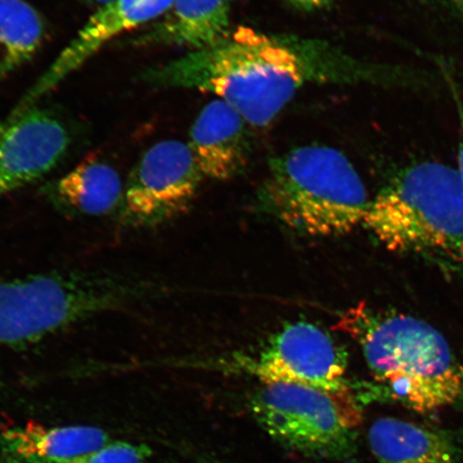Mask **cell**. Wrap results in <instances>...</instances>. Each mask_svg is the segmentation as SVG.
Listing matches in <instances>:
<instances>
[{"mask_svg": "<svg viewBox=\"0 0 463 463\" xmlns=\"http://www.w3.org/2000/svg\"><path fill=\"white\" fill-rule=\"evenodd\" d=\"M395 71L358 60L326 40L240 26L215 45L141 74L161 89L213 92L253 127L268 126L309 84H383Z\"/></svg>", "mask_w": 463, "mask_h": 463, "instance_id": "1", "label": "cell"}, {"mask_svg": "<svg viewBox=\"0 0 463 463\" xmlns=\"http://www.w3.org/2000/svg\"><path fill=\"white\" fill-rule=\"evenodd\" d=\"M339 327L361 345L374 378L415 412H434L463 396V364L430 324L363 303L345 314Z\"/></svg>", "mask_w": 463, "mask_h": 463, "instance_id": "2", "label": "cell"}, {"mask_svg": "<svg viewBox=\"0 0 463 463\" xmlns=\"http://www.w3.org/2000/svg\"><path fill=\"white\" fill-rule=\"evenodd\" d=\"M363 224L387 250L456 270L463 265L458 171L439 162L407 167L370 201Z\"/></svg>", "mask_w": 463, "mask_h": 463, "instance_id": "3", "label": "cell"}, {"mask_svg": "<svg viewBox=\"0 0 463 463\" xmlns=\"http://www.w3.org/2000/svg\"><path fill=\"white\" fill-rule=\"evenodd\" d=\"M259 199L288 228L310 236H341L363 223L366 187L340 150L307 145L270 160Z\"/></svg>", "mask_w": 463, "mask_h": 463, "instance_id": "4", "label": "cell"}, {"mask_svg": "<svg viewBox=\"0 0 463 463\" xmlns=\"http://www.w3.org/2000/svg\"><path fill=\"white\" fill-rule=\"evenodd\" d=\"M146 279L45 273L0 281V345L33 343L72 324L145 302Z\"/></svg>", "mask_w": 463, "mask_h": 463, "instance_id": "5", "label": "cell"}, {"mask_svg": "<svg viewBox=\"0 0 463 463\" xmlns=\"http://www.w3.org/2000/svg\"><path fill=\"white\" fill-rule=\"evenodd\" d=\"M262 384L251 399V411L276 441L318 459L345 462L355 458L362 412L351 392Z\"/></svg>", "mask_w": 463, "mask_h": 463, "instance_id": "6", "label": "cell"}, {"mask_svg": "<svg viewBox=\"0 0 463 463\" xmlns=\"http://www.w3.org/2000/svg\"><path fill=\"white\" fill-rule=\"evenodd\" d=\"M205 176L188 143L160 141L145 152L125 184L121 222L154 228L188 210Z\"/></svg>", "mask_w": 463, "mask_h": 463, "instance_id": "7", "label": "cell"}, {"mask_svg": "<svg viewBox=\"0 0 463 463\" xmlns=\"http://www.w3.org/2000/svg\"><path fill=\"white\" fill-rule=\"evenodd\" d=\"M262 383L350 392L345 353L331 335L309 322L288 324L269 340L251 364Z\"/></svg>", "mask_w": 463, "mask_h": 463, "instance_id": "8", "label": "cell"}, {"mask_svg": "<svg viewBox=\"0 0 463 463\" xmlns=\"http://www.w3.org/2000/svg\"><path fill=\"white\" fill-rule=\"evenodd\" d=\"M71 141L67 125L48 109L33 107L0 119V198L48 175Z\"/></svg>", "mask_w": 463, "mask_h": 463, "instance_id": "9", "label": "cell"}, {"mask_svg": "<svg viewBox=\"0 0 463 463\" xmlns=\"http://www.w3.org/2000/svg\"><path fill=\"white\" fill-rule=\"evenodd\" d=\"M174 2L175 0H111L101 5L56 57L48 71L23 96L11 114L33 108L109 43L120 34L152 24L172 7Z\"/></svg>", "mask_w": 463, "mask_h": 463, "instance_id": "10", "label": "cell"}, {"mask_svg": "<svg viewBox=\"0 0 463 463\" xmlns=\"http://www.w3.org/2000/svg\"><path fill=\"white\" fill-rule=\"evenodd\" d=\"M247 125L240 112L220 98L202 109L188 144L205 178L227 181L245 169L250 148Z\"/></svg>", "mask_w": 463, "mask_h": 463, "instance_id": "11", "label": "cell"}, {"mask_svg": "<svg viewBox=\"0 0 463 463\" xmlns=\"http://www.w3.org/2000/svg\"><path fill=\"white\" fill-rule=\"evenodd\" d=\"M234 0H175L166 13L144 27L131 44L179 46L191 52L211 48L228 36Z\"/></svg>", "mask_w": 463, "mask_h": 463, "instance_id": "12", "label": "cell"}, {"mask_svg": "<svg viewBox=\"0 0 463 463\" xmlns=\"http://www.w3.org/2000/svg\"><path fill=\"white\" fill-rule=\"evenodd\" d=\"M109 442L108 433L91 426L48 427L28 421L0 433V449L15 463H50L74 458Z\"/></svg>", "mask_w": 463, "mask_h": 463, "instance_id": "13", "label": "cell"}, {"mask_svg": "<svg viewBox=\"0 0 463 463\" xmlns=\"http://www.w3.org/2000/svg\"><path fill=\"white\" fill-rule=\"evenodd\" d=\"M368 441L381 463H457L459 458L447 432L396 418L375 420Z\"/></svg>", "mask_w": 463, "mask_h": 463, "instance_id": "14", "label": "cell"}, {"mask_svg": "<svg viewBox=\"0 0 463 463\" xmlns=\"http://www.w3.org/2000/svg\"><path fill=\"white\" fill-rule=\"evenodd\" d=\"M58 204L80 215L103 216L123 203L125 184L118 170L97 157L87 158L51 186Z\"/></svg>", "mask_w": 463, "mask_h": 463, "instance_id": "15", "label": "cell"}, {"mask_svg": "<svg viewBox=\"0 0 463 463\" xmlns=\"http://www.w3.org/2000/svg\"><path fill=\"white\" fill-rule=\"evenodd\" d=\"M46 24L26 0H0V80L19 71L43 48Z\"/></svg>", "mask_w": 463, "mask_h": 463, "instance_id": "16", "label": "cell"}, {"mask_svg": "<svg viewBox=\"0 0 463 463\" xmlns=\"http://www.w3.org/2000/svg\"><path fill=\"white\" fill-rule=\"evenodd\" d=\"M152 450L144 444L112 442L71 459L50 463H147Z\"/></svg>", "mask_w": 463, "mask_h": 463, "instance_id": "17", "label": "cell"}, {"mask_svg": "<svg viewBox=\"0 0 463 463\" xmlns=\"http://www.w3.org/2000/svg\"><path fill=\"white\" fill-rule=\"evenodd\" d=\"M287 2L298 9L314 11L329 7L334 0H287Z\"/></svg>", "mask_w": 463, "mask_h": 463, "instance_id": "18", "label": "cell"}, {"mask_svg": "<svg viewBox=\"0 0 463 463\" xmlns=\"http://www.w3.org/2000/svg\"><path fill=\"white\" fill-rule=\"evenodd\" d=\"M443 2L463 16V0H443Z\"/></svg>", "mask_w": 463, "mask_h": 463, "instance_id": "19", "label": "cell"}, {"mask_svg": "<svg viewBox=\"0 0 463 463\" xmlns=\"http://www.w3.org/2000/svg\"><path fill=\"white\" fill-rule=\"evenodd\" d=\"M80 2H83L85 5H92V7L99 8L104 4L111 2V0H80Z\"/></svg>", "mask_w": 463, "mask_h": 463, "instance_id": "20", "label": "cell"}, {"mask_svg": "<svg viewBox=\"0 0 463 463\" xmlns=\"http://www.w3.org/2000/svg\"><path fill=\"white\" fill-rule=\"evenodd\" d=\"M459 169H458V173H459V176L461 178V182L463 184V144H462V146L460 147V150H459Z\"/></svg>", "mask_w": 463, "mask_h": 463, "instance_id": "21", "label": "cell"}]
</instances>
